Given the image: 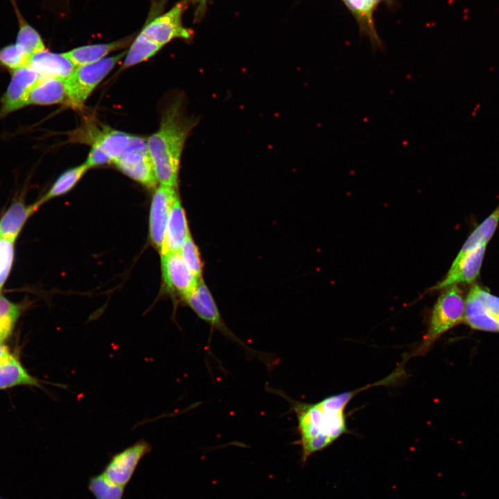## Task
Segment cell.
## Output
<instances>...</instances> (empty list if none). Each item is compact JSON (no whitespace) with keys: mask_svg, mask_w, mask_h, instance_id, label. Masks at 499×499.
I'll return each mask as SVG.
<instances>
[{"mask_svg":"<svg viewBox=\"0 0 499 499\" xmlns=\"http://www.w3.org/2000/svg\"><path fill=\"white\" fill-rule=\"evenodd\" d=\"M385 384L383 378L359 389L331 395L315 403L290 399L297 420L301 461L305 463L310 456L326 448L348 432L345 410L357 394L367 388Z\"/></svg>","mask_w":499,"mask_h":499,"instance_id":"obj_1","label":"cell"},{"mask_svg":"<svg viewBox=\"0 0 499 499\" xmlns=\"http://www.w3.org/2000/svg\"><path fill=\"white\" fill-rule=\"evenodd\" d=\"M196 123L184 114L177 99L166 107L159 130L147 140L155 175L161 184L177 188L184 146Z\"/></svg>","mask_w":499,"mask_h":499,"instance_id":"obj_2","label":"cell"},{"mask_svg":"<svg viewBox=\"0 0 499 499\" xmlns=\"http://www.w3.org/2000/svg\"><path fill=\"white\" fill-rule=\"evenodd\" d=\"M465 303L462 291L456 284L444 290L436 301L421 342L410 356H423L446 331L464 319Z\"/></svg>","mask_w":499,"mask_h":499,"instance_id":"obj_3","label":"cell"},{"mask_svg":"<svg viewBox=\"0 0 499 499\" xmlns=\"http://www.w3.org/2000/svg\"><path fill=\"white\" fill-rule=\"evenodd\" d=\"M126 51L106 57L90 64L76 67L66 80L67 100L66 104L80 108L96 87L126 54Z\"/></svg>","mask_w":499,"mask_h":499,"instance_id":"obj_4","label":"cell"},{"mask_svg":"<svg viewBox=\"0 0 499 499\" xmlns=\"http://www.w3.org/2000/svg\"><path fill=\"white\" fill-rule=\"evenodd\" d=\"M116 167L134 180L148 188H155L156 179L147 141L132 135L125 152L113 160Z\"/></svg>","mask_w":499,"mask_h":499,"instance_id":"obj_5","label":"cell"},{"mask_svg":"<svg viewBox=\"0 0 499 499\" xmlns=\"http://www.w3.org/2000/svg\"><path fill=\"white\" fill-rule=\"evenodd\" d=\"M187 4L186 0L178 2L168 11L148 22L140 33L161 46L174 39H191L193 31L182 24V15Z\"/></svg>","mask_w":499,"mask_h":499,"instance_id":"obj_6","label":"cell"},{"mask_svg":"<svg viewBox=\"0 0 499 499\" xmlns=\"http://www.w3.org/2000/svg\"><path fill=\"white\" fill-rule=\"evenodd\" d=\"M151 445L139 440L111 456L102 474L112 484L125 487L133 477L142 458L150 452Z\"/></svg>","mask_w":499,"mask_h":499,"instance_id":"obj_7","label":"cell"},{"mask_svg":"<svg viewBox=\"0 0 499 499\" xmlns=\"http://www.w3.org/2000/svg\"><path fill=\"white\" fill-rule=\"evenodd\" d=\"M42 78L28 65L13 71L10 83L0 100V117L28 105L31 90Z\"/></svg>","mask_w":499,"mask_h":499,"instance_id":"obj_8","label":"cell"},{"mask_svg":"<svg viewBox=\"0 0 499 499\" xmlns=\"http://www.w3.org/2000/svg\"><path fill=\"white\" fill-rule=\"evenodd\" d=\"M184 299L199 317L210 324L229 339L246 347L250 351H253L249 349V347L225 324L211 294L202 280H200L195 288Z\"/></svg>","mask_w":499,"mask_h":499,"instance_id":"obj_9","label":"cell"},{"mask_svg":"<svg viewBox=\"0 0 499 499\" xmlns=\"http://www.w3.org/2000/svg\"><path fill=\"white\" fill-rule=\"evenodd\" d=\"M161 255L165 284L170 290L184 299L195 288L200 279L190 271L180 252H168Z\"/></svg>","mask_w":499,"mask_h":499,"instance_id":"obj_10","label":"cell"},{"mask_svg":"<svg viewBox=\"0 0 499 499\" xmlns=\"http://www.w3.org/2000/svg\"><path fill=\"white\" fill-rule=\"evenodd\" d=\"M177 188L161 184L153 195L149 219L150 236L155 247L161 250L171 207L179 198Z\"/></svg>","mask_w":499,"mask_h":499,"instance_id":"obj_11","label":"cell"},{"mask_svg":"<svg viewBox=\"0 0 499 499\" xmlns=\"http://www.w3.org/2000/svg\"><path fill=\"white\" fill-rule=\"evenodd\" d=\"M486 244H478L456 257L447 275L432 290L446 288L458 283H471L479 274L485 252Z\"/></svg>","mask_w":499,"mask_h":499,"instance_id":"obj_12","label":"cell"},{"mask_svg":"<svg viewBox=\"0 0 499 499\" xmlns=\"http://www.w3.org/2000/svg\"><path fill=\"white\" fill-rule=\"evenodd\" d=\"M28 65L44 78L64 80H67L76 67L65 53H53L46 49L31 55Z\"/></svg>","mask_w":499,"mask_h":499,"instance_id":"obj_13","label":"cell"},{"mask_svg":"<svg viewBox=\"0 0 499 499\" xmlns=\"http://www.w3.org/2000/svg\"><path fill=\"white\" fill-rule=\"evenodd\" d=\"M190 236L185 213L179 198L173 203L168 220L161 254L168 252H180Z\"/></svg>","mask_w":499,"mask_h":499,"instance_id":"obj_14","label":"cell"},{"mask_svg":"<svg viewBox=\"0 0 499 499\" xmlns=\"http://www.w3.org/2000/svg\"><path fill=\"white\" fill-rule=\"evenodd\" d=\"M133 35L114 42L81 46L65 53L76 67L97 62L116 50L122 49L132 43Z\"/></svg>","mask_w":499,"mask_h":499,"instance_id":"obj_15","label":"cell"},{"mask_svg":"<svg viewBox=\"0 0 499 499\" xmlns=\"http://www.w3.org/2000/svg\"><path fill=\"white\" fill-rule=\"evenodd\" d=\"M66 80L58 78H42L31 90L28 105H50L67 103Z\"/></svg>","mask_w":499,"mask_h":499,"instance_id":"obj_16","label":"cell"},{"mask_svg":"<svg viewBox=\"0 0 499 499\" xmlns=\"http://www.w3.org/2000/svg\"><path fill=\"white\" fill-rule=\"evenodd\" d=\"M39 207L37 202L27 206L22 200L12 203L0 220V238L15 242L27 219Z\"/></svg>","mask_w":499,"mask_h":499,"instance_id":"obj_17","label":"cell"},{"mask_svg":"<svg viewBox=\"0 0 499 499\" xmlns=\"http://www.w3.org/2000/svg\"><path fill=\"white\" fill-rule=\"evenodd\" d=\"M358 23L360 33L367 36L374 48L381 49L383 44L374 21L376 8L369 0H341Z\"/></svg>","mask_w":499,"mask_h":499,"instance_id":"obj_18","label":"cell"},{"mask_svg":"<svg viewBox=\"0 0 499 499\" xmlns=\"http://www.w3.org/2000/svg\"><path fill=\"white\" fill-rule=\"evenodd\" d=\"M464 319L472 328L489 331H499V320L490 313L483 301L471 289L465 301Z\"/></svg>","mask_w":499,"mask_h":499,"instance_id":"obj_19","label":"cell"},{"mask_svg":"<svg viewBox=\"0 0 499 499\" xmlns=\"http://www.w3.org/2000/svg\"><path fill=\"white\" fill-rule=\"evenodd\" d=\"M17 385L40 387L37 379L32 376L13 356L0 362V390Z\"/></svg>","mask_w":499,"mask_h":499,"instance_id":"obj_20","label":"cell"},{"mask_svg":"<svg viewBox=\"0 0 499 499\" xmlns=\"http://www.w3.org/2000/svg\"><path fill=\"white\" fill-rule=\"evenodd\" d=\"M16 14L18 31L16 44L28 56L45 49V45L40 33L25 19L15 0H11Z\"/></svg>","mask_w":499,"mask_h":499,"instance_id":"obj_21","label":"cell"},{"mask_svg":"<svg viewBox=\"0 0 499 499\" xmlns=\"http://www.w3.org/2000/svg\"><path fill=\"white\" fill-rule=\"evenodd\" d=\"M131 137V134L110 128H104L94 137L92 143L98 144L114 160L126 150Z\"/></svg>","mask_w":499,"mask_h":499,"instance_id":"obj_22","label":"cell"},{"mask_svg":"<svg viewBox=\"0 0 499 499\" xmlns=\"http://www.w3.org/2000/svg\"><path fill=\"white\" fill-rule=\"evenodd\" d=\"M161 48V46L150 40L139 33L131 43L123 60L122 69L128 68L148 60Z\"/></svg>","mask_w":499,"mask_h":499,"instance_id":"obj_23","label":"cell"},{"mask_svg":"<svg viewBox=\"0 0 499 499\" xmlns=\"http://www.w3.org/2000/svg\"><path fill=\"white\" fill-rule=\"evenodd\" d=\"M88 168L84 163L66 170L56 180L46 195L37 202L40 206L48 200L67 193L76 184Z\"/></svg>","mask_w":499,"mask_h":499,"instance_id":"obj_24","label":"cell"},{"mask_svg":"<svg viewBox=\"0 0 499 499\" xmlns=\"http://www.w3.org/2000/svg\"><path fill=\"white\" fill-rule=\"evenodd\" d=\"M499 222V205L494 211L484 220L471 234L465 242L457 257L478 244H487L493 236Z\"/></svg>","mask_w":499,"mask_h":499,"instance_id":"obj_25","label":"cell"},{"mask_svg":"<svg viewBox=\"0 0 499 499\" xmlns=\"http://www.w3.org/2000/svg\"><path fill=\"white\" fill-rule=\"evenodd\" d=\"M20 313V306L0 295V343H3L12 333Z\"/></svg>","mask_w":499,"mask_h":499,"instance_id":"obj_26","label":"cell"},{"mask_svg":"<svg viewBox=\"0 0 499 499\" xmlns=\"http://www.w3.org/2000/svg\"><path fill=\"white\" fill-rule=\"evenodd\" d=\"M88 489L96 499H122L125 487L112 484L100 473L89 479Z\"/></svg>","mask_w":499,"mask_h":499,"instance_id":"obj_27","label":"cell"},{"mask_svg":"<svg viewBox=\"0 0 499 499\" xmlns=\"http://www.w3.org/2000/svg\"><path fill=\"white\" fill-rule=\"evenodd\" d=\"M29 58L16 43L0 49V64L12 71L28 66Z\"/></svg>","mask_w":499,"mask_h":499,"instance_id":"obj_28","label":"cell"},{"mask_svg":"<svg viewBox=\"0 0 499 499\" xmlns=\"http://www.w3.org/2000/svg\"><path fill=\"white\" fill-rule=\"evenodd\" d=\"M180 254L190 271L198 279L202 274V261L198 249L189 236L182 247Z\"/></svg>","mask_w":499,"mask_h":499,"instance_id":"obj_29","label":"cell"},{"mask_svg":"<svg viewBox=\"0 0 499 499\" xmlns=\"http://www.w3.org/2000/svg\"><path fill=\"white\" fill-rule=\"evenodd\" d=\"M14 254V241L0 238V290L10 272Z\"/></svg>","mask_w":499,"mask_h":499,"instance_id":"obj_30","label":"cell"},{"mask_svg":"<svg viewBox=\"0 0 499 499\" xmlns=\"http://www.w3.org/2000/svg\"><path fill=\"white\" fill-rule=\"evenodd\" d=\"M112 159L97 143H92V148L85 164L89 168L112 163Z\"/></svg>","mask_w":499,"mask_h":499,"instance_id":"obj_31","label":"cell"},{"mask_svg":"<svg viewBox=\"0 0 499 499\" xmlns=\"http://www.w3.org/2000/svg\"><path fill=\"white\" fill-rule=\"evenodd\" d=\"M195 7L194 17L195 20H200L204 15L207 4L209 0H186Z\"/></svg>","mask_w":499,"mask_h":499,"instance_id":"obj_32","label":"cell"},{"mask_svg":"<svg viewBox=\"0 0 499 499\" xmlns=\"http://www.w3.org/2000/svg\"><path fill=\"white\" fill-rule=\"evenodd\" d=\"M11 356L8 348L3 343H0V362L8 359Z\"/></svg>","mask_w":499,"mask_h":499,"instance_id":"obj_33","label":"cell"},{"mask_svg":"<svg viewBox=\"0 0 499 499\" xmlns=\"http://www.w3.org/2000/svg\"><path fill=\"white\" fill-rule=\"evenodd\" d=\"M371 4L377 8V7L383 3L387 6H393L396 1V0H369Z\"/></svg>","mask_w":499,"mask_h":499,"instance_id":"obj_34","label":"cell"},{"mask_svg":"<svg viewBox=\"0 0 499 499\" xmlns=\"http://www.w3.org/2000/svg\"><path fill=\"white\" fill-rule=\"evenodd\" d=\"M497 317H498V320H499V315H498Z\"/></svg>","mask_w":499,"mask_h":499,"instance_id":"obj_35","label":"cell"}]
</instances>
